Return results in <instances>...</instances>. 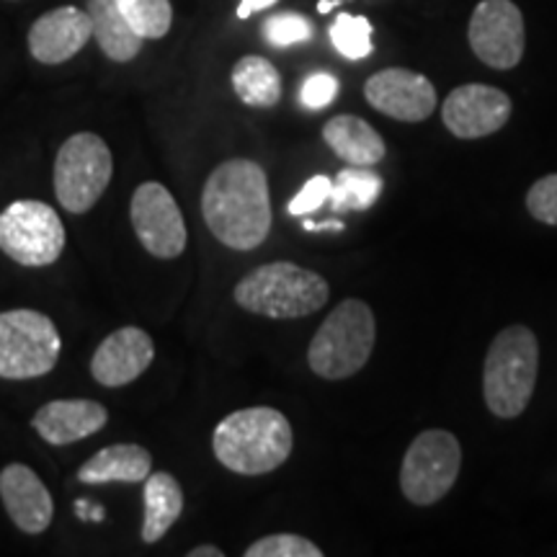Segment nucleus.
<instances>
[{
  "instance_id": "f257e3e1",
  "label": "nucleus",
  "mask_w": 557,
  "mask_h": 557,
  "mask_svg": "<svg viewBox=\"0 0 557 557\" xmlns=\"http://www.w3.org/2000/svg\"><path fill=\"white\" fill-rule=\"evenodd\" d=\"M201 214L222 246L259 248L271 233L267 171L256 160L233 158L209 173L201 191Z\"/></svg>"
},
{
  "instance_id": "f03ea898",
  "label": "nucleus",
  "mask_w": 557,
  "mask_h": 557,
  "mask_svg": "<svg viewBox=\"0 0 557 557\" xmlns=\"http://www.w3.org/2000/svg\"><path fill=\"white\" fill-rule=\"evenodd\" d=\"M295 447L287 416L276 408H243L222 418L214 429L212 449L220 465L238 475H267L282 468Z\"/></svg>"
},
{
  "instance_id": "7ed1b4c3",
  "label": "nucleus",
  "mask_w": 557,
  "mask_h": 557,
  "mask_svg": "<svg viewBox=\"0 0 557 557\" xmlns=\"http://www.w3.org/2000/svg\"><path fill=\"white\" fill-rule=\"evenodd\" d=\"M233 297L243 310L253 315L295 320L325 308L331 287L318 271L302 269L292 261H274L248 271L235 284Z\"/></svg>"
},
{
  "instance_id": "20e7f679",
  "label": "nucleus",
  "mask_w": 557,
  "mask_h": 557,
  "mask_svg": "<svg viewBox=\"0 0 557 557\" xmlns=\"http://www.w3.org/2000/svg\"><path fill=\"white\" fill-rule=\"evenodd\" d=\"M540 372V341L527 325H508L491 341L483 367L485 406L498 418H519L532 403Z\"/></svg>"
},
{
  "instance_id": "39448f33",
  "label": "nucleus",
  "mask_w": 557,
  "mask_h": 557,
  "mask_svg": "<svg viewBox=\"0 0 557 557\" xmlns=\"http://www.w3.org/2000/svg\"><path fill=\"white\" fill-rule=\"evenodd\" d=\"M377 320L364 299L348 297L333 308L315 331L308 348V364L318 377L338 382L354 377L372 357Z\"/></svg>"
},
{
  "instance_id": "423d86ee",
  "label": "nucleus",
  "mask_w": 557,
  "mask_h": 557,
  "mask_svg": "<svg viewBox=\"0 0 557 557\" xmlns=\"http://www.w3.org/2000/svg\"><path fill=\"white\" fill-rule=\"evenodd\" d=\"M62 338L50 315L39 310L0 312V380H37L60 361Z\"/></svg>"
},
{
  "instance_id": "0eeeda50",
  "label": "nucleus",
  "mask_w": 557,
  "mask_h": 557,
  "mask_svg": "<svg viewBox=\"0 0 557 557\" xmlns=\"http://www.w3.org/2000/svg\"><path fill=\"white\" fill-rule=\"evenodd\" d=\"M114 158L94 132L67 137L54 158V194L70 214H86L109 189Z\"/></svg>"
},
{
  "instance_id": "6e6552de",
  "label": "nucleus",
  "mask_w": 557,
  "mask_h": 557,
  "mask_svg": "<svg viewBox=\"0 0 557 557\" xmlns=\"http://www.w3.org/2000/svg\"><path fill=\"white\" fill-rule=\"evenodd\" d=\"M65 240L60 214L45 201L18 199L0 212V250L21 267H52Z\"/></svg>"
},
{
  "instance_id": "1a4fd4ad",
  "label": "nucleus",
  "mask_w": 557,
  "mask_h": 557,
  "mask_svg": "<svg viewBox=\"0 0 557 557\" xmlns=\"http://www.w3.org/2000/svg\"><path fill=\"white\" fill-rule=\"evenodd\" d=\"M462 468V447L444 429L421 431L403 457L400 491L413 506H434L455 487Z\"/></svg>"
},
{
  "instance_id": "9d476101",
  "label": "nucleus",
  "mask_w": 557,
  "mask_h": 557,
  "mask_svg": "<svg viewBox=\"0 0 557 557\" xmlns=\"http://www.w3.org/2000/svg\"><path fill=\"white\" fill-rule=\"evenodd\" d=\"M129 220L137 240L156 259L171 261L186 250L189 235H186L184 214L173 194L158 181H145L137 186L132 194Z\"/></svg>"
},
{
  "instance_id": "9b49d317",
  "label": "nucleus",
  "mask_w": 557,
  "mask_h": 557,
  "mask_svg": "<svg viewBox=\"0 0 557 557\" xmlns=\"http://www.w3.org/2000/svg\"><path fill=\"white\" fill-rule=\"evenodd\" d=\"M468 39L475 58L487 67H517L527 47L524 16L519 5L511 0H480L470 16Z\"/></svg>"
},
{
  "instance_id": "f8f14e48",
  "label": "nucleus",
  "mask_w": 557,
  "mask_h": 557,
  "mask_svg": "<svg viewBox=\"0 0 557 557\" xmlns=\"http://www.w3.org/2000/svg\"><path fill=\"white\" fill-rule=\"evenodd\" d=\"M511 99L508 94L485 86V83H468L451 90L442 107V120L451 135L459 139H480L496 135L511 120Z\"/></svg>"
},
{
  "instance_id": "ddd939ff",
  "label": "nucleus",
  "mask_w": 557,
  "mask_h": 557,
  "mask_svg": "<svg viewBox=\"0 0 557 557\" xmlns=\"http://www.w3.org/2000/svg\"><path fill=\"white\" fill-rule=\"evenodd\" d=\"M364 99L380 114L398 122H423L436 109V88L416 70L387 67L364 83Z\"/></svg>"
},
{
  "instance_id": "4468645a",
  "label": "nucleus",
  "mask_w": 557,
  "mask_h": 557,
  "mask_svg": "<svg viewBox=\"0 0 557 557\" xmlns=\"http://www.w3.org/2000/svg\"><path fill=\"white\" fill-rule=\"evenodd\" d=\"M152 359H156V344L150 333L137 325H124L109 333L96 348L90 359V374L103 387H124L143 377Z\"/></svg>"
},
{
  "instance_id": "2eb2a0df",
  "label": "nucleus",
  "mask_w": 557,
  "mask_h": 557,
  "mask_svg": "<svg viewBox=\"0 0 557 557\" xmlns=\"http://www.w3.org/2000/svg\"><path fill=\"white\" fill-rule=\"evenodd\" d=\"M94 37L88 11L60 5L39 16L29 29V52L41 65H62L73 60Z\"/></svg>"
},
{
  "instance_id": "dca6fc26",
  "label": "nucleus",
  "mask_w": 557,
  "mask_h": 557,
  "mask_svg": "<svg viewBox=\"0 0 557 557\" xmlns=\"http://www.w3.org/2000/svg\"><path fill=\"white\" fill-rule=\"evenodd\" d=\"M0 498L11 521L24 534H41L50 529L54 500L29 465H5L0 472Z\"/></svg>"
},
{
  "instance_id": "f3484780",
  "label": "nucleus",
  "mask_w": 557,
  "mask_h": 557,
  "mask_svg": "<svg viewBox=\"0 0 557 557\" xmlns=\"http://www.w3.org/2000/svg\"><path fill=\"white\" fill-rule=\"evenodd\" d=\"M109 423V410L99 400L73 398V400H50L41 406L32 418V426L52 447H67V444L88 438Z\"/></svg>"
},
{
  "instance_id": "a211bd4d",
  "label": "nucleus",
  "mask_w": 557,
  "mask_h": 557,
  "mask_svg": "<svg viewBox=\"0 0 557 557\" xmlns=\"http://www.w3.org/2000/svg\"><path fill=\"white\" fill-rule=\"evenodd\" d=\"M150 472L152 457L148 449L139 444H111L81 465L78 480L86 485L145 483Z\"/></svg>"
},
{
  "instance_id": "6ab92c4d",
  "label": "nucleus",
  "mask_w": 557,
  "mask_h": 557,
  "mask_svg": "<svg viewBox=\"0 0 557 557\" xmlns=\"http://www.w3.org/2000/svg\"><path fill=\"white\" fill-rule=\"evenodd\" d=\"M325 145L348 165L372 169L385 158V139L372 124L354 114H338L323 127Z\"/></svg>"
},
{
  "instance_id": "aec40b11",
  "label": "nucleus",
  "mask_w": 557,
  "mask_h": 557,
  "mask_svg": "<svg viewBox=\"0 0 557 557\" xmlns=\"http://www.w3.org/2000/svg\"><path fill=\"white\" fill-rule=\"evenodd\" d=\"M86 11L94 24V39L109 60L129 62L143 52L145 39L132 29L116 0H88Z\"/></svg>"
},
{
  "instance_id": "412c9836",
  "label": "nucleus",
  "mask_w": 557,
  "mask_h": 557,
  "mask_svg": "<svg viewBox=\"0 0 557 557\" xmlns=\"http://www.w3.org/2000/svg\"><path fill=\"white\" fill-rule=\"evenodd\" d=\"M145 519H143V542L156 545L169 534L184 511V491L171 472H150L145 480Z\"/></svg>"
},
{
  "instance_id": "4be33fe9",
  "label": "nucleus",
  "mask_w": 557,
  "mask_h": 557,
  "mask_svg": "<svg viewBox=\"0 0 557 557\" xmlns=\"http://www.w3.org/2000/svg\"><path fill=\"white\" fill-rule=\"evenodd\" d=\"M233 88L246 107L271 109L282 99V75L261 54H246L233 67Z\"/></svg>"
},
{
  "instance_id": "5701e85b",
  "label": "nucleus",
  "mask_w": 557,
  "mask_h": 557,
  "mask_svg": "<svg viewBox=\"0 0 557 557\" xmlns=\"http://www.w3.org/2000/svg\"><path fill=\"white\" fill-rule=\"evenodd\" d=\"M382 186H385L382 176H377L372 169L348 165L338 173L336 184L331 189L333 212H367L380 199Z\"/></svg>"
},
{
  "instance_id": "b1692460",
  "label": "nucleus",
  "mask_w": 557,
  "mask_h": 557,
  "mask_svg": "<svg viewBox=\"0 0 557 557\" xmlns=\"http://www.w3.org/2000/svg\"><path fill=\"white\" fill-rule=\"evenodd\" d=\"M124 18L143 39H163L171 32V0H116Z\"/></svg>"
},
{
  "instance_id": "393cba45",
  "label": "nucleus",
  "mask_w": 557,
  "mask_h": 557,
  "mask_svg": "<svg viewBox=\"0 0 557 557\" xmlns=\"http://www.w3.org/2000/svg\"><path fill=\"white\" fill-rule=\"evenodd\" d=\"M331 41L346 60H364L374 50L372 24H369V18L364 16L338 13L331 26Z\"/></svg>"
},
{
  "instance_id": "a878e982",
  "label": "nucleus",
  "mask_w": 557,
  "mask_h": 557,
  "mask_svg": "<svg viewBox=\"0 0 557 557\" xmlns=\"http://www.w3.org/2000/svg\"><path fill=\"white\" fill-rule=\"evenodd\" d=\"M312 32H315L312 21L308 16H302V13L292 11L274 13V16H269L267 24H263V37H267L271 47H278V50L312 39Z\"/></svg>"
},
{
  "instance_id": "bb28decb",
  "label": "nucleus",
  "mask_w": 557,
  "mask_h": 557,
  "mask_svg": "<svg viewBox=\"0 0 557 557\" xmlns=\"http://www.w3.org/2000/svg\"><path fill=\"white\" fill-rule=\"evenodd\" d=\"M246 557H323V549L299 534H271L256 540L246 549Z\"/></svg>"
},
{
  "instance_id": "cd10ccee",
  "label": "nucleus",
  "mask_w": 557,
  "mask_h": 557,
  "mask_svg": "<svg viewBox=\"0 0 557 557\" xmlns=\"http://www.w3.org/2000/svg\"><path fill=\"white\" fill-rule=\"evenodd\" d=\"M527 209L537 222L557 227V173L540 178L527 191Z\"/></svg>"
},
{
  "instance_id": "c85d7f7f",
  "label": "nucleus",
  "mask_w": 557,
  "mask_h": 557,
  "mask_svg": "<svg viewBox=\"0 0 557 557\" xmlns=\"http://www.w3.org/2000/svg\"><path fill=\"white\" fill-rule=\"evenodd\" d=\"M331 189H333V184L329 176H312L308 184L299 189L297 197L289 201L287 212L292 214V218H302V214L318 212V209L331 199Z\"/></svg>"
},
{
  "instance_id": "c756f323",
  "label": "nucleus",
  "mask_w": 557,
  "mask_h": 557,
  "mask_svg": "<svg viewBox=\"0 0 557 557\" xmlns=\"http://www.w3.org/2000/svg\"><path fill=\"white\" fill-rule=\"evenodd\" d=\"M338 96V81L333 78L331 73H315L310 75L308 81L302 83V90H299V101L302 107H308L312 111L331 107Z\"/></svg>"
},
{
  "instance_id": "7c9ffc66",
  "label": "nucleus",
  "mask_w": 557,
  "mask_h": 557,
  "mask_svg": "<svg viewBox=\"0 0 557 557\" xmlns=\"http://www.w3.org/2000/svg\"><path fill=\"white\" fill-rule=\"evenodd\" d=\"M75 513H78V519L83 521H103V517H107L99 504H94V500H86V498H81L78 504H75Z\"/></svg>"
},
{
  "instance_id": "2f4dec72",
  "label": "nucleus",
  "mask_w": 557,
  "mask_h": 557,
  "mask_svg": "<svg viewBox=\"0 0 557 557\" xmlns=\"http://www.w3.org/2000/svg\"><path fill=\"white\" fill-rule=\"evenodd\" d=\"M278 0H240L238 5V18H248L253 16L256 11H267L271 5H276Z\"/></svg>"
},
{
  "instance_id": "473e14b6",
  "label": "nucleus",
  "mask_w": 557,
  "mask_h": 557,
  "mask_svg": "<svg viewBox=\"0 0 557 557\" xmlns=\"http://www.w3.org/2000/svg\"><path fill=\"white\" fill-rule=\"evenodd\" d=\"M222 555H225V553H222V549L214 547V545H199L189 553V557H222Z\"/></svg>"
},
{
  "instance_id": "72a5a7b5",
  "label": "nucleus",
  "mask_w": 557,
  "mask_h": 557,
  "mask_svg": "<svg viewBox=\"0 0 557 557\" xmlns=\"http://www.w3.org/2000/svg\"><path fill=\"white\" fill-rule=\"evenodd\" d=\"M305 230H310V233H315V230H344L338 220H329V222H305Z\"/></svg>"
},
{
  "instance_id": "f704fd0d",
  "label": "nucleus",
  "mask_w": 557,
  "mask_h": 557,
  "mask_svg": "<svg viewBox=\"0 0 557 557\" xmlns=\"http://www.w3.org/2000/svg\"><path fill=\"white\" fill-rule=\"evenodd\" d=\"M336 5H338V0H320L318 11H320V13H329L331 9H336Z\"/></svg>"
}]
</instances>
